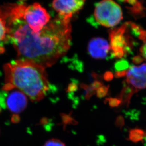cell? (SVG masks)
<instances>
[{
	"label": "cell",
	"mask_w": 146,
	"mask_h": 146,
	"mask_svg": "<svg viewBox=\"0 0 146 146\" xmlns=\"http://www.w3.org/2000/svg\"><path fill=\"white\" fill-rule=\"evenodd\" d=\"M24 6L7 4L0 7V18L7 27L6 40L14 46L18 59L44 68L52 66L70 48L71 20L58 15L41 31L35 33L23 18Z\"/></svg>",
	"instance_id": "cell-1"
},
{
	"label": "cell",
	"mask_w": 146,
	"mask_h": 146,
	"mask_svg": "<svg viewBox=\"0 0 146 146\" xmlns=\"http://www.w3.org/2000/svg\"><path fill=\"white\" fill-rule=\"evenodd\" d=\"M45 68L28 61L17 59L3 66V90L17 89L33 101L45 97L50 88Z\"/></svg>",
	"instance_id": "cell-2"
},
{
	"label": "cell",
	"mask_w": 146,
	"mask_h": 146,
	"mask_svg": "<svg viewBox=\"0 0 146 146\" xmlns=\"http://www.w3.org/2000/svg\"><path fill=\"white\" fill-rule=\"evenodd\" d=\"M93 16L97 24L107 28L115 27L123 19L121 7L113 0H102L97 3Z\"/></svg>",
	"instance_id": "cell-3"
},
{
	"label": "cell",
	"mask_w": 146,
	"mask_h": 146,
	"mask_svg": "<svg viewBox=\"0 0 146 146\" xmlns=\"http://www.w3.org/2000/svg\"><path fill=\"white\" fill-rule=\"evenodd\" d=\"M129 23L110 31V46L113 57L121 58L131 50L133 39L129 35Z\"/></svg>",
	"instance_id": "cell-4"
},
{
	"label": "cell",
	"mask_w": 146,
	"mask_h": 146,
	"mask_svg": "<svg viewBox=\"0 0 146 146\" xmlns=\"http://www.w3.org/2000/svg\"><path fill=\"white\" fill-rule=\"evenodd\" d=\"M23 18L35 33L41 31L50 20L48 11L38 3L29 6L24 5Z\"/></svg>",
	"instance_id": "cell-5"
},
{
	"label": "cell",
	"mask_w": 146,
	"mask_h": 146,
	"mask_svg": "<svg viewBox=\"0 0 146 146\" xmlns=\"http://www.w3.org/2000/svg\"><path fill=\"white\" fill-rule=\"evenodd\" d=\"M3 103L6 108L15 114L20 113L26 108L27 97L23 93L15 89L3 92Z\"/></svg>",
	"instance_id": "cell-6"
},
{
	"label": "cell",
	"mask_w": 146,
	"mask_h": 146,
	"mask_svg": "<svg viewBox=\"0 0 146 146\" xmlns=\"http://www.w3.org/2000/svg\"><path fill=\"white\" fill-rule=\"evenodd\" d=\"M86 0H53L52 7L60 17L71 20L84 5Z\"/></svg>",
	"instance_id": "cell-7"
},
{
	"label": "cell",
	"mask_w": 146,
	"mask_h": 146,
	"mask_svg": "<svg viewBox=\"0 0 146 146\" xmlns=\"http://www.w3.org/2000/svg\"><path fill=\"white\" fill-rule=\"evenodd\" d=\"M127 83L131 86L135 91L146 87V63L139 66L130 68L126 74Z\"/></svg>",
	"instance_id": "cell-8"
},
{
	"label": "cell",
	"mask_w": 146,
	"mask_h": 146,
	"mask_svg": "<svg viewBox=\"0 0 146 146\" xmlns=\"http://www.w3.org/2000/svg\"><path fill=\"white\" fill-rule=\"evenodd\" d=\"M87 50L92 58L97 59L107 58L110 52L112 53L110 44L100 37L93 38L89 41Z\"/></svg>",
	"instance_id": "cell-9"
},
{
	"label": "cell",
	"mask_w": 146,
	"mask_h": 146,
	"mask_svg": "<svg viewBox=\"0 0 146 146\" xmlns=\"http://www.w3.org/2000/svg\"><path fill=\"white\" fill-rule=\"evenodd\" d=\"M127 5V8L134 15H139L142 13V6L139 0H119Z\"/></svg>",
	"instance_id": "cell-10"
},
{
	"label": "cell",
	"mask_w": 146,
	"mask_h": 146,
	"mask_svg": "<svg viewBox=\"0 0 146 146\" xmlns=\"http://www.w3.org/2000/svg\"><path fill=\"white\" fill-rule=\"evenodd\" d=\"M144 132L141 129H135L130 131L129 139L133 142H139L141 141L143 138Z\"/></svg>",
	"instance_id": "cell-11"
},
{
	"label": "cell",
	"mask_w": 146,
	"mask_h": 146,
	"mask_svg": "<svg viewBox=\"0 0 146 146\" xmlns=\"http://www.w3.org/2000/svg\"><path fill=\"white\" fill-rule=\"evenodd\" d=\"M81 87L85 90V98L87 100H89L90 97L97 92V89L94 86L93 84L88 86L82 84H81Z\"/></svg>",
	"instance_id": "cell-12"
},
{
	"label": "cell",
	"mask_w": 146,
	"mask_h": 146,
	"mask_svg": "<svg viewBox=\"0 0 146 146\" xmlns=\"http://www.w3.org/2000/svg\"><path fill=\"white\" fill-rule=\"evenodd\" d=\"M7 36V27L5 23L1 18H0V43L6 39Z\"/></svg>",
	"instance_id": "cell-13"
},
{
	"label": "cell",
	"mask_w": 146,
	"mask_h": 146,
	"mask_svg": "<svg viewBox=\"0 0 146 146\" xmlns=\"http://www.w3.org/2000/svg\"><path fill=\"white\" fill-rule=\"evenodd\" d=\"M129 67V64L126 60H121L115 64V68L117 71H126Z\"/></svg>",
	"instance_id": "cell-14"
},
{
	"label": "cell",
	"mask_w": 146,
	"mask_h": 146,
	"mask_svg": "<svg viewBox=\"0 0 146 146\" xmlns=\"http://www.w3.org/2000/svg\"><path fill=\"white\" fill-rule=\"evenodd\" d=\"M43 146H66V145L59 139H52L46 142Z\"/></svg>",
	"instance_id": "cell-15"
},
{
	"label": "cell",
	"mask_w": 146,
	"mask_h": 146,
	"mask_svg": "<svg viewBox=\"0 0 146 146\" xmlns=\"http://www.w3.org/2000/svg\"><path fill=\"white\" fill-rule=\"evenodd\" d=\"M109 86H102L99 88L97 90V97L102 98L104 97L107 94L108 91Z\"/></svg>",
	"instance_id": "cell-16"
},
{
	"label": "cell",
	"mask_w": 146,
	"mask_h": 146,
	"mask_svg": "<svg viewBox=\"0 0 146 146\" xmlns=\"http://www.w3.org/2000/svg\"><path fill=\"white\" fill-rule=\"evenodd\" d=\"M108 102L109 104L111 107H115L118 106L121 103V100L116 98H110L106 99Z\"/></svg>",
	"instance_id": "cell-17"
},
{
	"label": "cell",
	"mask_w": 146,
	"mask_h": 146,
	"mask_svg": "<svg viewBox=\"0 0 146 146\" xmlns=\"http://www.w3.org/2000/svg\"><path fill=\"white\" fill-rule=\"evenodd\" d=\"M77 83H76L75 82H73L72 83H70L68 86L67 92L68 93L74 92L76 91V90H77Z\"/></svg>",
	"instance_id": "cell-18"
},
{
	"label": "cell",
	"mask_w": 146,
	"mask_h": 146,
	"mask_svg": "<svg viewBox=\"0 0 146 146\" xmlns=\"http://www.w3.org/2000/svg\"><path fill=\"white\" fill-rule=\"evenodd\" d=\"M140 52L143 58L146 59V39L144 41V43L140 48Z\"/></svg>",
	"instance_id": "cell-19"
},
{
	"label": "cell",
	"mask_w": 146,
	"mask_h": 146,
	"mask_svg": "<svg viewBox=\"0 0 146 146\" xmlns=\"http://www.w3.org/2000/svg\"><path fill=\"white\" fill-rule=\"evenodd\" d=\"M104 80L107 81H110L113 79V74L110 71H107L104 74Z\"/></svg>",
	"instance_id": "cell-20"
},
{
	"label": "cell",
	"mask_w": 146,
	"mask_h": 146,
	"mask_svg": "<svg viewBox=\"0 0 146 146\" xmlns=\"http://www.w3.org/2000/svg\"><path fill=\"white\" fill-rule=\"evenodd\" d=\"M128 71H116L115 74V76L116 77H122L124 76H126L127 73Z\"/></svg>",
	"instance_id": "cell-21"
},
{
	"label": "cell",
	"mask_w": 146,
	"mask_h": 146,
	"mask_svg": "<svg viewBox=\"0 0 146 146\" xmlns=\"http://www.w3.org/2000/svg\"><path fill=\"white\" fill-rule=\"evenodd\" d=\"M63 119L64 122L66 124L71 123V122H72L71 121H73V119H71L70 117L68 115L63 116Z\"/></svg>",
	"instance_id": "cell-22"
},
{
	"label": "cell",
	"mask_w": 146,
	"mask_h": 146,
	"mask_svg": "<svg viewBox=\"0 0 146 146\" xmlns=\"http://www.w3.org/2000/svg\"><path fill=\"white\" fill-rule=\"evenodd\" d=\"M123 119L122 117H119L118 119H117L116 124L120 126H122L123 124Z\"/></svg>",
	"instance_id": "cell-23"
},
{
	"label": "cell",
	"mask_w": 146,
	"mask_h": 146,
	"mask_svg": "<svg viewBox=\"0 0 146 146\" xmlns=\"http://www.w3.org/2000/svg\"><path fill=\"white\" fill-rule=\"evenodd\" d=\"M142 60V58L139 56H136L133 59V62L135 63H138L139 62H141Z\"/></svg>",
	"instance_id": "cell-24"
}]
</instances>
